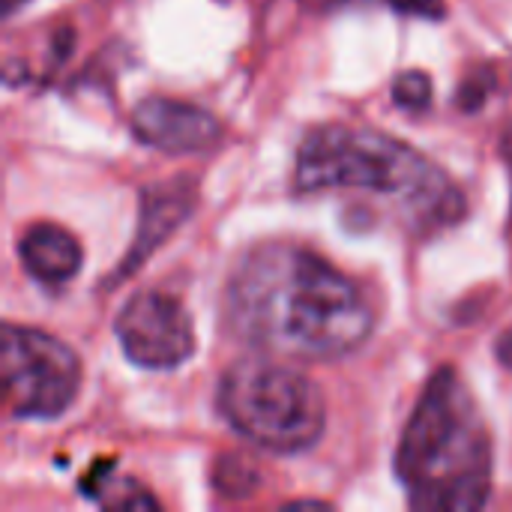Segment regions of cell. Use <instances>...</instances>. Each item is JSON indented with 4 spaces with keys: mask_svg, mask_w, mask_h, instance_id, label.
<instances>
[{
    "mask_svg": "<svg viewBox=\"0 0 512 512\" xmlns=\"http://www.w3.org/2000/svg\"><path fill=\"white\" fill-rule=\"evenodd\" d=\"M225 324L234 339L273 357L336 360L369 339L375 315L321 255L264 243L237 261L225 285Z\"/></svg>",
    "mask_w": 512,
    "mask_h": 512,
    "instance_id": "1",
    "label": "cell"
},
{
    "mask_svg": "<svg viewBox=\"0 0 512 512\" xmlns=\"http://www.w3.org/2000/svg\"><path fill=\"white\" fill-rule=\"evenodd\" d=\"M294 183L300 192H366L384 198L408 234L429 237L465 219V195L420 150L366 126H318L300 150Z\"/></svg>",
    "mask_w": 512,
    "mask_h": 512,
    "instance_id": "2",
    "label": "cell"
},
{
    "mask_svg": "<svg viewBox=\"0 0 512 512\" xmlns=\"http://www.w3.org/2000/svg\"><path fill=\"white\" fill-rule=\"evenodd\" d=\"M396 477L414 510H480L492 495V435L453 366L423 387L396 450Z\"/></svg>",
    "mask_w": 512,
    "mask_h": 512,
    "instance_id": "3",
    "label": "cell"
},
{
    "mask_svg": "<svg viewBox=\"0 0 512 512\" xmlns=\"http://www.w3.org/2000/svg\"><path fill=\"white\" fill-rule=\"evenodd\" d=\"M216 405L237 435L279 456L312 450L327 429L318 384L270 360H240L225 369Z\"/></svg>",
    "mask_w": 512,
    "mask_h": 512,
    "instance_id": "4",
    "label": "cell"
},
{
    "mask_svg": "<svg viewBox=\"0 0 512 512\" xmlns=\"http://www.w3.org/2000/svg\"><path fill=\"white\" fill-rule=\"evenodd\" d=\"M3 402L15 420H57L81 390L78 354L51 333L3 324L0 333Z\"/></svg>",
    "mask_w": 512,
    "mask_h": 512,
    "instance_id": "5",
    "label": "cell"
},
{
    "mask_svg": "<svg viewBox=\"0 0 512 512\" xmlns=\"http://www.w3.org/2000/svg\"><path fill=\"white\" fill-rule=\"evenodd\" d=\"M114 333L123 357L150 372H171L195 354V327L186 306L162 291H138L117 312Z\"/></svg>",
    "mask_w": 512,
    "mask_h": 512,
    "instance_id": "6",
    "label": "cell"
},
{
    "mask_svg": "<svg viewBox=\"0 0 512 512\" xmlns=\"http://www.w3.org/2000/svg\"><path fill=\"white\" fill-rule=\"evenodd\" d=\"M195 204H198V183L189 174H177L171 180L144 186L141 201H138V228H135L132 246L126 258L111 270L102 288H111L129 279L141 264H147L153 252L168 237H174V231L195 213Z\"/></svg>",
    "mask_w": 512,
    "mask_h": 512,
    "instance_id": "7",
    "label": "cell"
},
{
    "mask_svg": "<svg viewBox=\"0 0 512 512\" xmlns=\"http://www.w3.org/2000/svg\"><path fill=\"white\" fill-rule=\"evenodd\" d=\"M132 135L162 153H207L222 141V123L201 105L147 96L132 111Z\"/></svg>",
    "mask_w": 512,
    "mask_h": 512,
    "instance_id": "8",
    "label": "cell"
},
{
    "mask_svg": "<svg viewBox=\"0 0 512 512\" xmlns=\"http://www.w3.org/2000/svg\"><path fill=\"white\" fill-rule=\"evenodd\" d=\"M18 258L24 270L42 285H66L84 264L81 243L54 222L30 225L18 240Z\"/></svg>",
    "mask_w": 512,
    "mask_h": 512,
    "instance_id": "9",
    "label": "cell"
},
{
    "mask_svg": "<svg viewBox=\"0 0 512 512\" xmlns=\"http://www.w3.org/2000/svg\"><path fill=\"white\" fill-rule=\"evenodd\" d=\"M81 492L102 510H159V501L132 477H117L108 465L93 468L81 480Z\"/></svg>",
    "mask_w": 512,
    "mask_h": 512,
    "instance_id": "10",
    "label": "cell"
},
{
    "mask_svg": "<svg viewBox=\"0 0 512 512\" xmlns=\"http://www.w3.org/2000/svg\"><path fill=\"white\" fill-rule=\"evenodd\" d=\"M261 483L258 468L243 456H222L213 468V486L225 498H249Z\"/></svg>",
    "mask_w": 512,
    "mask_h": 512,
    "instance_id": "11",
    "label": "cell"
},
{
    "mask_svg": "<svg viewBox=\"0 0 512 512\" xmlns=\"http://www.w3.org/2000/svg\"><path fill=\"white\" fill-rule=\"evenodd\" d=\"M393 99L405 111H423L432 102V78L420 69L402 72L393 81Z\"/></svg>",
    "mask_w": 512,
    "mask_h": 512,
    "instance_id": "12",
    "label": "cell"
},
{
    "mask_svg": "<svg viewBox=\"0 0 512 512\" xmlns=\"http://www.w3.org/2000/svg\"><path fill=\"white\" fill-rule=\"evenodd\" d=\"M333 6H351V3H378L402 15L426 18V21H441L447 15V0H330Z\"/></svg>",
    "mask_w": 512,
    "mask_h": 512,
    "instance_id": "13",
    "label": "cell"
},
{
    "mask_svg": "<svg viewBox=\"0 0 512 512\" xmlns=\"http://www.w3.org/2000/svg\"><path fill=\"white\" fill-rule=\"evenodd\" d=\"M492 84H495L492 72H486V78H468V81H465V87H462V96H459L462 108H465V111H477V108H483L486 93L492 90Z\"/></svg>",
    "mask_w": 512,
    "mask_h": 512,
    "instance_id": "14",
    "label": "cell"
},
{
    "mask_svg": "<svg viewBox=\"0 0 512 512\" xmlns=\"http://www.w3.org/2000/svg\"><path fill=\"white\" fill-rule=\"evenodd\" d=\"M495 357H498V363H501L504 369H510L512 372V327L507 333L498 336V342H495Z\"/></svg>",
    "mask_w": 512,
    "mask_h": 512,
    "instance_id": "15",
    "label": "cell"
},
{
    "mask_svg": "<svg viewBox=\"0 0 512 512\" xmlns=\"http://www.w3.org/2000/svg\"><path fill=\"white\" fill-rule=\"evenodd\" d=\"M27 3H30V0H3L0 6H3V15L9 18V15H15L18 9H24Z\"/></svg>",
    "mask_w": 512,
    "mask_h": 512,
    "instance_id": "16",
    "label": "cell"
}]
</instances>
